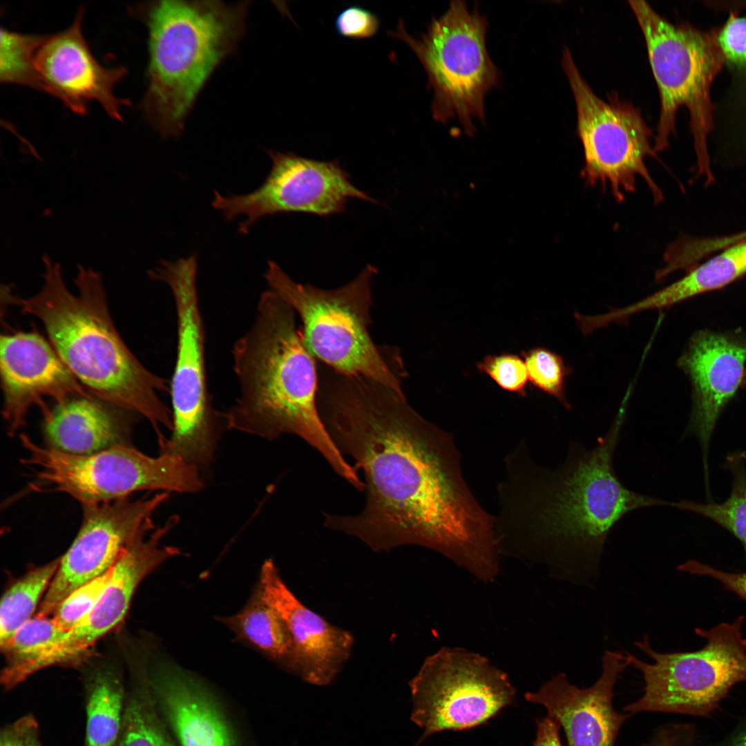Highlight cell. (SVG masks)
<instances>
[{
    "label": "cell",
    "mask_w": 746,
    "mask_h": 746,
    "mask_svg": "<svg viewBox=\"0 0 746 746\" xmlns=\"http://www.w3.org/2000/svg\"><path fill=\"white\" fill-rule=\"evenodd\" d=\"M317 405L340 451L363 472L367 491L362 512L325 514L326 527L375 551L429 548L478 580L497 571L495 517L464 479L451 433L423 419L403 392L361 376L329 373Z\"/></svg>",
    "instance_id": "cell-1"
},
{
    "label": "cell",
    "mask_w": 746,
    "mask_h": 746,
    "mask_svg": "<svg viewBox=\"0 0 746 746\" xmlns=\"http://www.w3.org/2000/svg\"><path fill=\"white\" fill-rule=\"evenodd\" d=\"M624 420L622 408L593 448L571 443L556 470L537 464L524 442L506 455L495 516L499 550L512 546L563 563L596 565L622 517L642 508L670 506L629 490L618 477L613 456Z\"/></svg>",
    "instance_id": "cell-2"
},
{
    "label": "cell",
    "mask_w": 746,
    "mask_h": 746,
    "mask_svg": "<svg viewBox=\"0 0 746 746\" xmlns=\"http://www.w3.org/2000/svg\"><path fill=\"white\" fill-rule=\"evenodd\" d=\"M296 315L273 290L260 294L252 324L233 347L240 393L222 412L224 426L267 440L296 434L358 488L361 479L320 417L316 358L304 344Z\"/></svg>",
    "instance_id": "cell-3"
},
{
    "label": "cell",
    "mask_w": 746,
    "mask_h": 746,
    "mask_svg": "<svg viewBox=\"0 0 746 746\" xmlns=\"http://www.w3.org/2000/svg\"><path fill=\"white\" fill-rule=\"evenodd\" d=\"M43 285L35 295L22 298L5 287L1 295L24 314L43 324L61 359L94 396L141 414L156 430H171L172 412L160 399L170 381L146 368L126 346L112 319L101 274L77 265L70 291L61 266L43 254Z\"/></svg>",
    "instance_id": "cell-4"
},
{
    "label": "cell",
    "mask_w": 746,
    "mask_h": 746,
    "mask_svg": "<svg viewBox=\"0 0 746 746\" xmlns=\"http://www.w3.org/2000/svg\"><path fill=\"white\" fill-rule=\"evenodd\" d=\"M249 1H151L129 8L148 30L144 115L164 137L179 135L200 90L236 48Z\"/></svg>",
    "instance_id": "cell-5"
},
{
    "label": "cell",
    "mask_w": 746,
    "mask_h": 746,
    "mask_svg": "<svg viewBox=\"0 0 746 746\" xmlns=\"http://www.w3.org/2000/svg\"><path fill=\"white\" fill-rule=\"evenodd\" d=\"M376 274V268L367 265L346 285L323 289L296 283L270 260L265 278L300 316L304 344L315 358L341 374L403 392L408 374L398 349L376 345L369 332Z\"/></svg>",
    "instance_id": "cell-6"
},
{
    "label": "cell",
    "mask_w": 746,
    "mask_h": 746,
    "mask_svg": "<svg viewBox=\"0 0 746 746\" xmlns=\"http://www.w3.org/2000/svg\"><path fill=\"white\" fill-rule=\"evenodd\" d=\"M646 42L649 63L660 99V113L654 138L656 153L668 148L676 132V117L685 106L696 158L695 178L711 184L709 138L713 125V84L723 71L716 27L703 30L683 22L672 23L646 1H629Z\"/></svg>",
    "instance_id": "cell-7"
},
{
    "label": "cell",
    "mask_w": 746,
    "mask_h": 746,
    "mask_svg": "<svg viewBox=\"0 0 746 746\" xmlns=\"http://www.w3.org/2000/svg\"><path fill=\"white\" fill-rule=\"evenodd\" d=\"M28 470L25 493H64L82 505L123 499L140 490L195 493L203 489L200 472L168 453L149 456L132 445L90 455H73L41 446L19 434Z\"/></svg>",
    "instance_id": "cell-8"
},
{
    "label": "cell",
    "mask_w": 746,
    "mask_h": 746,
    "mask_svg": "<svg viewBox=\"0 0 746 746\" xmlns=\"http://www.w3.org/2000/svg\"><path fill=\"white\" fill-rule=\"evenodd\" d=\"M197 256L162 260L151 271L171 291L177 323L174 370L169 385L173 425L161 453L176 456L200 472L209 469L224 425L213 408L205 363V332L197 288Z\"/></svg>",
    "instance_id": "cell-9"
},
{
    "label": "cell",
    "mask_w": 746,
    "mask_h": 746,
    "mask_svg": "<svg viewBox=\"0 0 746 746\" xmlns=\"http://www.w3.org/2000/svg\"><path fill=\"white\" fill-rule=\"evenodd\" d=\"M744 615L696 633L705 645L694 651L661 653L651 648L647 635L635 642L651 662L625 653L629 666L644 680L642 695L624 707L625 713L679 714L706 717L718 708L731 689L746 682Z\"/></svg>",
    "instance_id": "cell-10"
},
{
    "label": "cell",
    "mask_w": 746,
    "mask_h": 746,
    "mask_svg": "<svg viewBox=\"0 0 746 746\" xmlns=\"http://www.w3.org/2000/svg\"><path fill=\"white\" fill-rule=\"evenodd\" d=\"M487 21L477 8L453 1L425 33L414 37L399 19L388 35L406 44L424 68L434 92L433 118L441 123L457 118L469 135L475 120L485 121L484 99L499 81L498 69L486 44Z\"/></svg>",
    "instance_id": "cell-11"
},
{
    "label": "cell",
    "mask_w": 746,
    "mask_h": 746,
    "mask_svg": "<svg viewBox=\"0 0 746 746\" xmlns=\"http://www.w3.org/2000/svg\"><path fill=\"white\" fill-rule=\"evenodd\" d=\"M562 67L571 86L577 109V134L584 152L582 177L590 186L608 187L618 202L635 191L642 178L656 203L663 193L645 163L656 153L651 144L652 132L640 112L631 104L597 97L580 74L572 55L563 51Z\"/></svg>",
    "instance_id": "cell-12"
},
{
    "label": "cell",
    "mask_w": 746,
    "mask_h": 746,
    "mask_svg": "<svg viewBox=\"0 0 746 746\" xmlns=\"http://www.w3.org/2000/svg\"><path fill=\"white\" fill-rule=\"evenodd\" d=\"M411 720L424 737L476 727L515 700L508 676L481 655L444 647L428 657L409 682Z\"/></svg>",
    "instance_id": "cell-13"
},
{
    "label": "cell",
    "mask_w": 746,
    "mask_h": 746,
    "mask_svg": "<svg viewBox=\"0 0 746 746\" xmlns=\"http://www.w3.org/2000/svg\"><path fill=\"white\" fill-rule=\"evenodd\" d=\"M272 165L262 185L245 195L214 192L212 206L227 220L245 216L238 231L247 234L260 219L281 213L327 217L342 213L350 198L379 202L350 182L337 160L321 161L293 153L268 151Z\"/></svg>",
    "instance_id": "cell-14"
},
{
    "label": "cell",
    "mask_w": 746,
    "mask_h": 746,
    "mask_svg": "<svg viewBox=\"0 0 746 746\" xmlns=\"http://www.w3.org/2000/svg\"><path fill=\"white\" fill-rule=\"evenodd\" d=\"M169 497L162 492L136 501L128 498L82 506V520L73 544L41 600L36 615L50 617L71 592L110 569L124 549Z\"/></svg>",
    "instance_id": "cell-15"
},
{
    "label": "cell",
    "mask_w": 746,
    "mask_h": 746,
    "mask_svg": "<svg viewBox=\"0 0 746 746\" xmlns=\"http://www.w3.org/2000/svg\"><path fill=\"white\" fill-rule=\"evenodd\" d=\"M178 521L170 517L163 526L144 527L128 544L113 565V575L99 600L76 626L30 668L32 674L53 665L76 663L90 648L124 618L140 582L171 557L181 555L161 541Z\"/></svg>",
    "instance_id": "cell-16"
},
{
    "label": "cell",
    "mask_w": 746,
    "mask_h": 746,
    "mask_svg": "<svg viewBox=\"0 0 746 746\" xmlns=\"http://www.w3.org/2000/svg\"><path fill=\"white\" fill-rule=\"evenodd\" d=\"M84 7L80 6L66 29L47 35L36 56V68L47 93L78 115H85L95 102L112 119L122 121L128 100L115 96L116 85L127 75L123 66L107 68L93 56L84 37Z\"/></svg>",
    "instance_id": "cell-17"
},
{
    "label": "cell",
    "mask_w": 746,
    "mask_h": 746,
    "mask_svg": "<svg viewBox=\"0 0 746 746\" xmlns=\"http://www.w3.org/2000/svg\"><path fill=\"white\" fill-rule=\"evenodd\" d=\"M0 372L4 400L2 414L10 436L25 425L32 406H39L43 414L49 409L45 398L57 404L72 397L92 395L52 345L34 331L1 336Z\"/></svg>",
    "instance_id": "cell-18"
},
{
    "label": "cell",
    "mask_w": 746,
    "mask_h": 746,
    "mask_svg": "<svg viewBox=\"0 0 746 746\" xmlns=\"http://www.w3.org/2000/svg\"><path fill=\"white\" fill-rule=\"evenodd\" d=\"M629 666L624 654L606 651L600 676L591 686L579 688L560 672L524 698L546 709L563 729L568 746H615L618 734L631 715L614 708V688Z\"/></svg>",
    "instance_id": "cell-19"
},
{
    "label": "cell",
    "mask_w": 746,
    "mask_h": 746,
    "mask_svg": "<svg viewBox=\"0 0 746 746\" xmlns=\"http://www.w3.org/2000/svg\"><path fill=\"white\" fill-rule=\"evenodd\" d=\"M257 585L290 632L294 645L293 672L312 685L331 683L350 657L352 634L303 604L284 582L271 559L262 564Z\"/></svg>",
    "instance_id": "cell-20"
},
{
    "label": "cell",
    "mask_w": 746,
    "mask_h": 746,
    "mask_svg": "<svg viewBox=\"0 0 746 746\" xmlns=\"http://www.w3.org/2000/svg\"><path fill=\"white\" fill-rule=\"evenodd\" d=\"M746 337L701 330L691 338L678 360L693 388L691 425L706 448L718 416L743 385Z\"/></svg>",
    "instance_id": "cell-21"
},
{
    "label": "cell",
    "mask_w": 746,
    "mask_h": 746,
    "mask_svg": "<svg viewBox=\"0 0 746 746\" xmlns=\"http://www.w3.org/2000/svg\"><path fill=\"white\" fill-rule=\"evenodd\" d=\"M137 414L93 395L57 403L44 415L46 446L73 455H90L121 445H131Z\"/></svg>",
    "instance_id": "cell-22"
},
{
    "label": "cell",
    "mask_w": 746,
    "mask_h": 746,
    "mask_svg": "<svg viewBox=\"0 0 746 746\" xmlns=\"http://www.w3.org/2000/svg\"><path fill=\"white\" fill-rule=\"evenodd\" d=\"M716 33L728 81L714 99L709 148L720 160L746 162V16L731 11Z\"/></svg>",
    "instance_id": "cell-23"
},
{
    "label": "cell",
    "mask_w": 746,
    "mask_h": 746,
    "mask_svg": "<svg viewBox=\"0 0 746 746\" xmlns=\"http://www.w3.org/2000/svg\"><path fill=\"white\" fill-rule=\"evenodd\" d=\"M158 690L182 746H232L219 713L176 668L165 665Z\"/></svg>",
    "instance_id": "cell-24"
},
{
    "label": "cell",
    "mask_w": 746,
    "mask_h": 746,
    "mask_svg": "<svg viewBox=\"0 0 746 746\" xmlns=\"http://www.w3.org/2000/svg\"><path fill=\"white\" fill-rule=\"evenodd\" d=\"M746 274V241L733 245L698 264L686 275L662 289L633 303L637 314L669 307L700 294L724 287Z\"/></svg>",
    "instance_id": "cell-25"
},
{
    "label": "cell",
    "mask_w": 746,
    "mask_h": 746,
    "mask_svg": "<svg viewBox=\"0 0 746 746\" xmlns=\"http://www.w3.org/2000/svg\"><path fill=\"white\" fill-rule=\"evenodd\" d=\"M236 637L293 671L294 645L281 616L263 598L258 585L237 613L218 619Z\"/></svg>",
    "instance_id": "cell-26"
},
{
    "label": "cell",
    "mask_w": 746,
    "mask_h": 746,
    "mask_svg": "<svg viewBox=\"0 0 746 746\" xmlns=\"http://www.w3.org/2000/svg\"><path fill=\"white\" fill-rule=\"evenodd\" d=\"M50 617L35 615L1 647L7 660L1 682L8 689L26 679L28 668L46 655L66 633Z\"/></svg>",
    "instance_id": "cell-27"
},
{
    "label": "cell",
    "mask_w": 746,
    "mask_h": 746,
    "mask_svg": "<svg viewBox=\"0 0 746 746\" xmlns=\"http://www.w3.org/2000/svg\"><path fill=\"white\" fill-rule=\"evenodd\" d=\"M60 558L32 568L15 581L4 593L0 606V647L32 617L46 592Z\"/></svg>",
    "instance_id": "cell-28"
},
{
    "label": "cell",
    "mask_w": 746,
    "mask_h": 746,
    "mask_svg": "<svg viewBox=\"0 0 746 746\" xmlns=\"http://www.w3.org/2000/svg\"><path fill=\"white\" fill-rule=\"evenodd\" d=\"M122 707V690L117 679L110 673H99L87 704V746L114 745L120 729Z\"/></svg>",
    "instance_id": "cell-29"
},
{
    "label": "cell",
    "mask_w": 746,
    "mask_h": 746,
    "mask_svg": "<svg viewBox=\"0 0 746 746\" xmlns=\"http://www.w3.org/2000/svg\"><path fill=\"white\" fill-rule=\"evenodd\" d=\"M0 82L43 92L36 56L47 35L26 34L1 28Z\"/></svg>",
    "instance_id": "cell-30"
},
{
    "label": "cell",
    "mask_w": 746,
    "mask_h": 746,
    "mask_svg": "<svg viewBox=\"0 0 746 746\" xmlns=\"http://www.w3.org/2000/svg\"><path fill=\"white\" fill-rule=\"evenodd\" d=\"M740 455L731 457L729 464L734 483L729 498L721 504H700L689 501L671 502V506L689 510L709 518L731 532L743 544L746 553V470Z\"/></svg>",
    "instance_id": "cell-31"
},
{
    "label": "cell",
    "mask_w": 746,
    "mask_h": 746,
    "mask_svg": "<svg viewBox=\"0 0 746 746\" xmlns=\"http://www.w3.org/2000/svg\"><path fill=\"white\" fill-rule=\"evenodd\" d=\"M521 355L532 385L556 399L569 410L570 403L565 395V381L569 374V368L563 358L544 347L524 350Z\"/></svg>",
    "instance_id": "cell-32"
},
{
    "label": "cell",
    "mask_w": 746,
    "mask_h": 746,
    "mask_svg": "<svg viewBox=\"0 0 746 746\" xmlns=\"http://www.w3.org/2000/svg\"><path fill=\"white\" fill-rule=\"evenodd\" d=\"M113 566L66 596L52 615L55 622L66 631L76 626L99 600L113 575Z\"/></svg>",
    "instance_id": "cell-33"
},
{
    "label": "cell",
    "mask_w": 746,
    "mask_h": 746,
    "mask_svg": "<svg viewBox=\"0 0 746 746\" xmlns=\"http://www.w3.org/2000/svg\"><path fill=\"white\" fill-rule=\"evenodd\" d=\"M476 367L504 390L522 398L526 396L529 380L521 354L510 352L487 354L476 363Z\"/></svg>",
    "instance_id": "cell-34"
},
{
    "label": "cell",
    "mask_w": 746,
    "mask_h": 746,
    "mask_svg": "<svg viewBox=\"0 0 746 746\" xmlns=\"http://www.w3.org/2000/svg\"><path fill=\"white\" fill-rule=\"evenodd\" d=\"M117 746H172L144 709L131 705L126 711Z\"/></svg>",
    "instance_id": "cell-35"
},
{
    "label": "cell",
    "mask_w": 746,
    "mask_h": 746,
    "mask_svg": "<svg viewBox=\"0 0 746 746\" xmlns=\"http://www.w3.org/2000/svg\"><path fill=\"white\" fill-rule=\"evenodd\" d=\"M380 26L377 16L359 6H350L336 17L334 27L342 37L352 39H364L374 37Z\"/></svg>",
    "instance_id": "cell-36"
},
{
    "label": "cell",
    "mask_w": 746,
    "mask_h": 746,
    "mask_svg": "<svg viewBox=\"0 0 746 746\" xmlns=\"http://www.w3.org/2000/svg\"><path fill=\"white\" fill-rule=\"evenodd\" d=\"M680 571L692 575L707 576L721 583L725 589L731 591L746 601V572L731 573L718 569L709 564L690 560L678 566Z\"/></svg>",
    "instance_id": "cell-37"
},
{
    "label": "cell",
    "mask_w": 746,
    "mask_h": 746,
    "mask_svg": "<svg viewBox=\"0 0 746 746\" xmlns=\"http://www.w3.org/2000/svg\"><path fill=\"white\" fill-rule=\"evenodd\" d=\"M696 737L690 724H666L656 729L643 746H695Z\"/></svg>",
    "instance_id": "cell-38"
},
{
    "label": "cell",
    "mask_w": 746,
    "mask_h": 746,
    "mask_svg": "<svg viewBox=\"0 0 746 746\" xmlns=\"http://www.w3.org/2000/svg\"><path fill=\"white\" fill-rule=\"evenodd\" d=\"M536 736L533 746H562L560 736V726L547 715L536 720Z\"/></svg>",
    "instance_id": "cell-39"
},
{
    "label": "cell",
    "mask_w": 746,
    "mask_h": 746,
    "mask_svg": "<svg viewBox=\"0 0 746 746\" xmlns=\"http://www.w3.org/2000/svg\"><path fill=\"white\" fill-rule=\"evenodd\" d=\"M709 746H746V716L723 738Z\"/></svg>",
    "instance_id": "cell-40"
},
{
    "label": "cell",
    "mask_w": 746,
    "mask_h": 746,
    "mask_svg": "<svg viewBox=\"0 0 746 746\" xmlns=\"http://www.w3.org/2000/svg\"><path fill=\"white\" fill-rule=\"evenodd\" d=\"M1 746H19L17 743L11 742L10 740L3 741Z\"/></svg>",
    "instance_id": "cell-41"
},
{
    "label": "cell",
    "mask_w": 746,
    "mask_h": 746,
    "mask_svg": "<svg viewBox=\"0 0 746 746\" xmlns=\"http://www.w3.org/2000/svg\"><path fill=\"white\" fill-rule=\"evenodd\" d=\"M743 386H746V374H745V379H744L743 383Z\"/></svg>",
    "instance_id": "cell-42"
}]
</instances>
